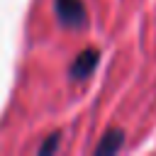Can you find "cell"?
<instances>
[{
  "label": "cell",
  "instance_id": "6da1fadb",
  "mask_svg": "<svg viewBox=\"0 0 156 156\" xmlns=\"http://www.w3.org/2000/svg\"><path fill=\"white\" fill-rule=\"evenodd\" d=\"M54 15L68 29H83L88 24V10L83 0H54Z\"/></svg>",
  "mask_w": 156,
  "mask_h": 156
},
{
  "label": "cell",
  "instance_id": "7a4b0ae2",
  "mask_svg": "<svg viewBox=\"0 0 156 156\" xmlns=\"http://www.w3.org/2000/svg\"><path fill=\"white\" fill-rule=\"evenodd\" d=\"M98 63H100V51H98L95 46H88V49H83V51L73 58V63L68 66V78H71V80H85V78L98 68Z\"/></svg>",
  "mask_w": 156,
  "mask_h": 156
},
{
  "label": "cell",
  "instance_id": "3957f363",
  "mask_svg": "<svg viewBox=\"0 0 156 156\" xmlns=\"http://www.w3.org/2000/svg\"><path fill=\"white\" fill-rule=\"evenodd\" d=\"M122 144H124V132L122 129H107L105 134H102V139L98 141V146H95V154H117L119 149H122Z\"/></svg>",
  "mask_w": 156,
  "mask_h": 156
},
{
  "label": "cell",
  "instance_id": "277c9868",
  "mask_svg": "<svg viewBox=\"0 0 156 156\" xmlns=\"http://www.w3.org/2000/svg\"><path fill=\"white\" fill-rule=\"evenodd\" d=\"M58 141H61V134H58V132L49 134V136L44 139V144L39 146V154H41V156H46V154H54V151L58 149Z\"/></svg>",
  "mask_w": 156,
  "mask_h": 156
}]
</instances>
